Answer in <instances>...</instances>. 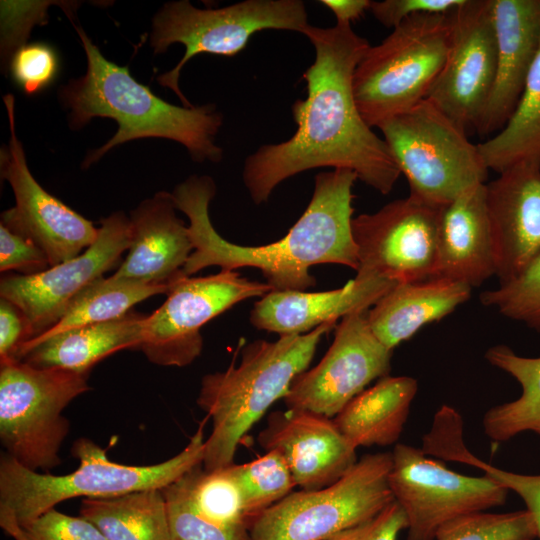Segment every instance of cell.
I'll list each match as a JSON object with an SVG mask.
<instances>
[{"mask_svg": "<svg viewBox=\"0 0 540 540\" xmlns=\"http://www.w3.org/2000/svg\"><path fill=\"white\" fill-rule=\"evenodd\" d=\"M315 60L303 74L307 97L292 105L297 130L291 138L266 144L247 156L243 183L252 201L265 203L283 181L306 170L332 167L353 171L381 194L392 191L400 170L384 139L362 118L353 92L355 69L369 42L351 25L303 32Z\"/></svg>", "mask_w": 540, "mask_h": 540, "instance_id": "obj_1", "label": "cell"}, {"mask_svg": "<svg viewBox=\"0 0 540 540\" xmlns=\"http://www.w3.org/2000/svg\"><path fill=\"white\" fill-rule=\"evenodd\" d=\"M357 175L333 169L315 176L312 198L302 216L280 240L261 246H241L220 236L209 217L216 193L214 180L191 175L172 192L177 210L189 219L193 251L183 273L191 276L209 266L235 271L259 269L273 291H305L316 284L311 266L338 264L357 271L359 263L352 234V192Z\"/></svg>", "mask_w": 540, "mask_h": 540, "instance_id": "obj_2", "label": "cell"}, {"mask_svg": "<svg viewBox=\"0 0 540 540\" xmlns=\"http://www.w3.org/2000/svg\"><path fill=\"white\" fill-rule=\"evenodd\" d=\"M70 21L84 48L87 71L59 90L61 102L70 109L69 125L79 129L95 117L111 118L118 124L115 135L86 156L83 168L119 144L149 137L182 144L195 162L222 160L223 150L215 144V137L223 116L215 105L180 107L164 101L137 82L128 67L106 59L86 32Z\"/></svg>", "mask_w": 540, "mask_h": 540, "instance_id": "obj_3", "label": "cell"}, {"mask_svg": "<svg viewBox=\"0 0 540 540\" xmlns=\"http://www.w3.org/2000/svg\"><path fill=\"white\" fill-rule=\"evenodd\" d=\"M335 327L332 320L304 334L253 341L242 349L237 366L203 376L197 404L212 420L204 444L205 470L234 463L243 437L286 396L294 379L307 370L323 335Z\"/></svg>", "mask_w": 540, "mask_h": 540, "instance_id": "obj_4", "label": "cell"}, {"mask_svg": "<svg viewBox=\"0 0 540 540\" xmlns=\"http://www.w3.org/2000/svg\"><path fill=\"white\" fill-rule=\"evenodd\" d=\"M203 428L204 422H201L180 453L152 465L114 462L107 456L106 449L84 437L72 446V454L78 459L79 466L65 475L28 469L4 453L0 458V526L10 536L65 500L110 498L162 489L202 464Z\"/></svg>", "mask_w": 540, "mask_h": 540, "instance_id": "obj_5", "label": "cell"}, {"mask_svg": "<svg viewBox=\"0 0 540 540\" xmlns=\"http://www.w3.org/2000/svg\"><path fill=\"white\" fill-rule=\"evenodd\" d=\"M451 12L412 16L369 46L353 76L355 101L368 126L378 127L425 99L448 56Z\"/></svg>", "mask_w": 540, "mask_h": 540, "instance_id": "obj_6", "label": "cell"}, {"mask_svg": "<svg viewBox=\"0 0 540 540\" xmlns=\"http://www.w3.org/2000/svg\"><path fill=\"white\" fill-rule=\"evenodd\" d=\"M380 129L410 196L443 208L469 188L486 183L488 169L477 145L431 102L383 121Z\"/></svg>", "mask_w": 540, "mask_h": 540, "instance_id": "obj_7", "label": "cell"}, {"mask_svg": "<svg viewBox=\"0 0 540 540\" xmlns=\"http://www.w3.org/2000/svg\"><path fill=\"white\" fill-rule=\"evenodd\" d=\"M88 375L22 361L0 364V441L5 453L35 471L48 472L61 464L59 452L70 430L63 411L90 390Z\"/></svg>", "mask_w": 540, "mask_h": 540, "instance_id": "obj_8", "label": "cell"}, {"mask_svg": "<svg viewBox=\"0 0 540 540\" xmlns=\"http://www.w3.org/2000/svg\"><path fill=\"white\" fill-rule=\"evenodd\" d=\"M309 25L301 0H245L218 9H199L187 0L166 3L153 19L150 46L160 54L180 43L185 53L173 69L156 80L175 92L184 107H192L179 87L181 70L192 57L201 53L235 56L256 32L287 30L303 34Z\"/></svg>", "mask_w": 540, "mask_h": 540, "instance_id": "obj_9", "label": "cell"}, {"mask_svg": "<svg viewBox=\"0 0 540 540\" xmlns=\"http://www.w3.org/2000/svg\"><path fill=\"white\" fill-rule=\"evenodd\" d=\"M392 452L366 454L339 480L291 492L249 528L250 540H325L378 515L394 501Z\"/></svg>", "mask_w": 540, "mask_h": 540, "instance_id": "obj_10", "label": "cell"}, {"mask_svg": "<svg viewBox=\"0 0 540 540\" xmlns=\"http://www.w3.org/2000/svg\"><path fill=\"white\" fill-rule=\"evenodd\" d=\"M389 484L407 520V540H434L444 523L505 503L509 490L485 475L466 476L422 449L396 444Z\"/></svg>", "mask_w": 540, "mask_h": 540, "instance_id": "obj_11", "label": "cell"}, {"mask_svg": "<svg viewBox=\"0 0 540 540\" xmlns=\"http://www.w3.org/2000/svg\"><path fill=\"white\" fill-rule=\"evenodd\" d=\"M271 291L266 282L248 280L236 270L183 276L172 284L164 303L145 316L138 349L156 365H190L203 348L202 326L235 304Z\"/></svg>", "mask_w": 540, "mask_h": 540, "instance_id": "obj_12", "label": "cell"}, {"mask_svg": "<svg viewBox=\"0 0 540 540\" xmlns=\"http://www.w3.org/2000/svg\"><path fill=\"white\" fill-rule=\"evenodd\" d=\"M130 241L129 217L114 212L101 220L96 241L80 255L40 273L2 276L0 297L21 310L33 339L53 327L87 286L119 267Z\"/></svg>", "mask_w": 540, "mask_h": 540, "instance_id": "obj_13", "label": "cell"}, {"mask_svg": "<svg viewBox=\"0 0 540 540\" xmlns=\"http://www.w3.org/2000/svg\"><path fill=\"white\" fill-rule=\"evenodd\" d=\"M441 209L409 195L353 218L356 272L394 283L432 278Z\"/></svg>", "mask_w": 540, "mask_h": 540, "instance_id": "obj_14", "label": "cell"}, {"mask_svg": "<svg viewBox=\"0 0 540 540\" xmlns=\"http://www.w3.org/2000/svg\"><path fill=\"white\" fill-rule=\"evenodd\" d=\"M367 312L341 319L321 361L292 382L283 398L289 409L334 418L372 381L389 375L393 350L374 335Z\"/></svg>", "mask_w": 540, "mask_h": 540, "instance_id": "obj_15", "label": "cell"}, {"mask_svg": "<svg viewBox=\"0 0 540 540\" xmlns=\"http://www.w3.org/2000/svg\"><path fill=\"white\" fill-rule=\"evenodd\" d=\"M451 17L448 56L425 99L468 134L476 131L495 79L491 0H464Z\"/></svg>", "mask_w": 540, "mask_h": 540, "instance_id": "obj_16", "label": "cell"}, {"mask_svg": "<svg viewBox=\"0 0 540 540\" xmlns=\"http://www.w3.org/2000/svg\"><path fill=\"white\" fill-rule=\"evenodd\" d=\"M10 140L1 148V177L12 187L16 204L2 212L0 224L33 241L50 267L70 260L92 245L99 228L49 194L32 176L15 132L14 96H4Z\"/></svg>", "mask_w": 540, "mask_h": 540, "instance_id": "obj_17", "label": "cell"}, {"mask_svg": "<svg viewBox=\"0 0 540 540\" xmlns=\"http://www.w3.org/2000/svg\"><path fill=\"white\" fill-rule=\"evenodd\" d=\"M485 203L499 284L540 254V159H525L485 183Z\"/></svg>", "mask_w": 540, "mask_h": 540, "instance_id": "obj_18", "label": "cell"}, {"mask_svg": "<svg viewBox=\"0 0 540 540\" xmlns=\"http://www.w3.org/2000/svg\"><path fill=\"white\" fill-rule=\"evenodd\" d=\"M258 442L285 460L296 487L306 491L333 484L358 461L356 448L333 418L306 410L270 413Z\"/></svg>", "mask_w": 540, "mask_h": 540, "instance_id": "obj_19", "label": "cell"}, {"mask_svg": "<svg viewBox=\"0 0 540 540\" xmlns=\"http://www.w3.org/2000/svg\"><path fill=\"white\" fill-rule=\"evenodd\" d=\"M496 72L481 136L499 132L514 112L540 48V0H491Z\"/></svg>", "mask_w": 540, "mask_h": 540, "instance_id": "obj_20", "label": "cell"}, {"mask_svg": "<svg viewBox=\"0 0 540 540\" xmlns=\"http://www.w3.org/2000/svg\"><path fill=\"white\" fill-rule=\"evenodd\" d=\"M176 210L172 193L159 191L131 211L130 247L113 276L155 285L186 276L183 268L193 245Z\"/></svg>", "mask_w": 540, "mask_h": 540, "instance_id": "obj_21", "label": "cell"}, {"mask_svg": "<svg viewBox=\"0 0 540 540\" xmlns=\"http://www.w3.org/2000/svg\"><path fill=\"white\" fill-rule=\"evenodd\" d=\"M394 284L376 275L356 272L343 287L323 292L271 291L256 302L251 324L283 335L312 331L351 313L368 311Z\"/></svg>", "mask_w": 540, "mask_h": 540, "instance_id": "obj_22", "label": "cell"}, {"mask_svg": "<svg viewBox=\"0 0 540 540\" xmlns=\"http://www.w3.org/2000/svg\"><path fill=\"white\" fill-rule=\"evenodd\" d=\"M493 275L494 250L483 183L469 188L441 209L433 277L474 288Z\"/></svg>", "mask_w": 540, "mask_h": 540, "instance_id": "obj_23", "label": "cell"}, {"mask_svg": "<svg viewBox=\"0 0 540 540\" xmlns=\"http://www.w3.org/2000/svg\"><path fill=\"white\" fill-rule=\"evenodd\" d=\"M471 291L465 283L438 277L396 283L368 310V323L379 341L394 350L423 326L452 313Z\"/></svg>", "mask_w": 540, "mask_h": 540, "instance_id": "obj_24", "label": "cell"}, {"mask_svg": "<svg viewBox=\"0 0 540 540\" xmlns=\"http://www.w3.org/2000/svg\"><path fill=\"white\" fill-rule=\"evenodd\" d=\"M146 315L130 311L107 322L88 324L38 341H27L14 361L38 368L88 373L101 360L125 349H138Z\"/></svg>", "mask_w": 540, "mask_h": 540, "instance_id": "obj_25", "label": "cell"}, {"mask_svg": "<svg viewBox=\"0 0 540 540\" xmlns=\"http://www.w3.org/2000/svg\"><path fill=\"white\" fill-rule=\"evenodd\" d=\"M409 376H385L354 397L334 418L340 432L358 447L396 443L417 393Z\"/></svg>", "mask_w": 540, "mask_h": 540, "instance_id": "obj_26", "label": "cell"}, {"mask_svg": "<svg viewBox=\"0 0 540 540\" xmlns=\"http://www.w3.org/2000/svg\"><path fill=\"white\" fill-rule=\"evenodd\" d=\"M80 516L93 523L107 540H170L161 489L110 498H85Z\"/></svg>", "mask_w": 540, "mask_h": 540, "instance_id": "obj_27", "label": "cell"}, {"mask_svg": "<svg viewBox=\"0 0 540 540\" xmlns=\"http://www.w3.org/2000/svg\"><path fill=\"white\" fill-rule=\"evenodd\" d=\"M494 367L508 373L522 388L516 400L494 406L484 415L485 434L494 442H504L540 426V356L517 355L506 345H496L485 353Z\"/></svg>", "mask_w": 540, "mask_h": 540, "instance_id": "obj_28", "label": "cell"}, {"mask_svg": "<svg viewBox=\"0 0 540 540\" xmlns=\"http://www.w3.org/2000/svg\"><path fill=\"white\" fill-rule=\"evenodd\" d=\"M477 147L487 169L498 174L519 161L540 159V48L511 117Z\"/></svg>", "mask_w": 540, "mask_h": 540, "instance_id": "obj_29", "label": "cell"}, {"mask_svg": "<svg viewBox=\"0 0 540 540\" xmlns=\"http://www.w3.org/2000/svg\"><path fill=\"white\" fill-rule=\"evenodd\" d=\"M172 284H147L113 275L101 277L76 296L53 327L29 341L42 340L88 324L118 319L129 313L135 304L154 295L167 294Z\"/></svg>", "mask_w": 540, "mask_h": 540, "instance_id": "obj_30", "label": "cell"}, {"mask_svg": "<svg viewBox=\"0 0 540 540\" xmlns=\"http://www.w3.org/2000/svg\"><path fill=\"white\" fill-rule=\"evenodd\" d=\"M187 481L191 503L201 516L223 526L249 527L242 491L231 465L207 471L200 464L187 473Z\"/></svg>", "mask_w": 540, "mask_h": 540, "instance_id": "obj_31", "label": "cell"}, {"mask_svg": "<svg viewBox=\"0 0 540 540\" xmlns=\"http://www.w3.org/2000/svg\"><path fill=\"white\" fill-rule=\"evenodd\" d=\"M231 469L242 491L249 528L256 518L296 487L288 465L275 451H267L248 463H234Z\"/></svg>", "mask_w": 540, "mask_h": 540, "instance_id": "obj_32", "label": "cell"}, {"mask_svg": "<svg viewBox=\"0 0 540 540\" xmlns=\"http://www.w3.org/2000/svg\"><path fill=\"white\" fill-rule=\"evenodd\" d=\"M161 492L167 508L170 540H250L249 527L219 525L194 509L187 473Z\"/></svg>", "mask_w": 540, "mask_h": 540, "instance_id": "obj_33", "label": "cell"}, {"mask_svg": "<svg viewBox=\"0 0 540 540\" xmlns=\"http://www.w3.org/2000/svg\"><path fill=\"white\" fill-rule=\"evenodd\" d=\"M537 529L526 509L508 513L475 512L439 527L434 540H533Z\"/></svg>", "mask_w": 540, "mask_h": 540, "instance_id": "obj_34", "label": "cell"}, {"mask_svg": "<svg viewBox=\"0 0 540 540\" xmlns=\"http://www.w3.org/2000/svg\"><path fill=\"white\" fill-rule=\"evenodd\" d=\"M480 302L502 316L540 332V254L514 279L483 291Z\"/></svg>", "mask_w": 540, "mask_h": 540, "instance_id": "obj_35", "label": "cell"}, {"mask_svg": "<svg viewBox=\"0 0 540 540\" xmlns=\"http://www.w3.org/2000/svg\"><path fill=\"white\" fill-rule=\"evenodd\" d=\"M51 1H1V59L5 72L34 25L47 21Z\"/></svg>", "mask_w": 540, "mask_h": 540, "instance_id": "obj_36", "label": "cell"}, {"mask_svg": "<svg viewBox=\"0 0 540 540\" xmlns=\"http://www.w3.org/2000/svg\"><path fill=\"white\" fill-rule=\"evenodd\" d=\"M13 80L28 95L36 94L50 85L58 72V57L46 43L25 44L10 60Z\"/></svg>", "mask_w": 540, "mask_h": 540, "instance_id": "obj_37", "label": "cell"}, {"mask_svg": "<svg viewBox=\"0 0 540 540\" xmlns=\"http://www.w3.org/2000/svg\"><path fill=\"white\" fill-rule=\"evenodd\" d=\"M14 540H107L89 520L48 510L10 535Z\"/></svg>", "mask_w": 540, "mask_h": 540, "instance_id": "obj_38", "label": "cell"}, {"mask_svg": "<svg viewBox=\"0 0 540 540\" xmlns=\"http://www.w3.org/2000/svg\"><path fill=\"white\" fill-rule=\"evenodd\" d=\"M450 460L474 466L518 494L532 514L540 538V475L517 474L494 467L471 454L464 444L451 454Z\"/></svg>", "mask_w": 540, "mask_h": 540, "instance_id": "obj_39", "label": "cell"}, {"mask_svg": "<svg viewBox=\"0 0 540 540\" xmlns=\"http://www.w3.org/2000/svg\"><path fill=\"white\" fill-rule=\"evenodd\" d=\"M50 268L44 251L33 241L0 224V271L32 275Z\"/></svg>", "mask_w": 540, "mask_h": 540, "instance_id": "obj_40", "label": "cell"}, {"mask_svg": "<svg viewBox=\"0 0 540 540\" xmlns=\"http://www.w3.org/2000/svg\"><path fill=\"white\" fill-rule=\"evenodd\" d=\"M406 528L407 520L404 511L394 500L370 520L336 533L325 540H397L399 534Z\"/></svg>", "mask_w": 540, "mask_h": 540, "instance_id": "obj_41", "label": "cell"}, {"mask_svg": "<svg viewBox=\"0 0 540 540\" xmlns=\"http://www.w3.org/2000/svg\"><path fill=\"white\" fill-rule=\"evenodd\" d=\"M464 0H384L371 1L369 10L382 25L394 28L422 13H450Z\"/></svg>", "mask_w": 540, "mask_h": 540, "instance_id": "obj_42", "label": "cell"}, {"mask_svg": "<svg viewBox=\"0 0 540 540\" xmlns=\"http://www.w3.org/2000/svg\"><path fill=\"white\" fill-rule=\"evenodd\" d=\"M32 338L21 310L0 298V364L14 361L20 347Z\"/></svg>", "mask_w": 540, "mask_h": 540, "instance_id": "obj_43", "label": "cell"}, {"mask_svg": "<svg viewBox=\"0 0 540 540\" xmlns=\"http://www.w3.org/2000/svg\"><path fill=\"white\" fill-rule=\"evenodd\" d=\"M324 6L332 11L338 24L351 25L369 10V0H321Z\"/></svg>", "mask_w": 540, "mask_h": 540, "instance_id": "obj_44", "label": "cell"}, {"mask_svg": "<svg viewBox=\"0 0 540 540\" xmlns=\"http://www.w3.org/2000/svg\"><path fill=\"white\" fill-rule=\"evenodd\" d=\"M534 432H536L540 436V426L537 429H535Z\"/></svg>", "mask_w": 540, "mask_h": 540, "instance_id": "obj_45", "label": "cell"}]
</instances>
